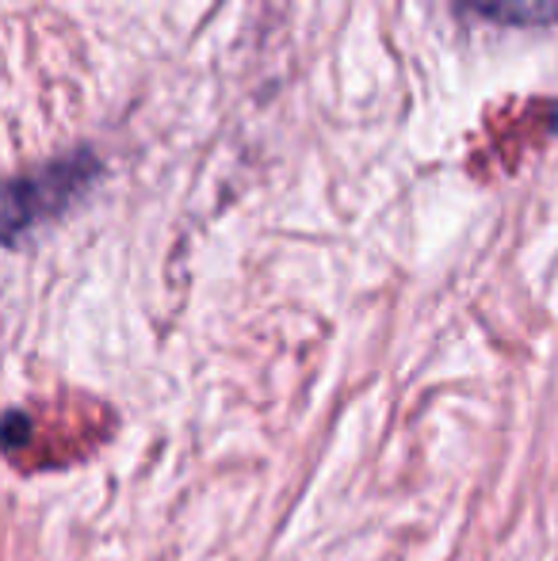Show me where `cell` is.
I'll list each match as a JSON object with an SVG mask.
<instances>
[{
	"label": "cell",
	"mask_w": 558,
	"mask_h": 561,
	"mask_svg": "<svg viewBox=\"0 0 558 561\" xmlns=\"http://www.w3.org/2000/svg\"><path fill=\"white\" fill-rule=\"evenodd\" d=\"M475 12L513 27H547L558 23V0H467Z\"/></svg>",
	"instance_id": "2"
},
{
	"label": "cell",
	"mask_w": 558,
	"mask_h": 561,
	"mask_svg": "<svg viewBox=\"0 0 558 561\" xmlns=\"http://www.w3.org/2000/svg\"><path fill=\"white\" fill-rule=\"evenodd\" d=\"M100 172H104L100 157L92 149H77L12 180H0V244L15 249L38 226L61 218L92 192Z\"/></svg>",
	"instance_id": "1"
}]
</instances>
